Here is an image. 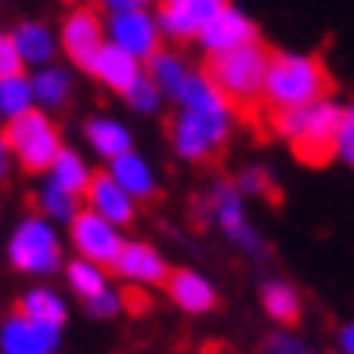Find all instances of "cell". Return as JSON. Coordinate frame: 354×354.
<instances>
[{"label":"cell","instance_id":"obj_38","mask_svg":"<svg viewBox=\"0 0 354 354\" xmlns=\"http://www.w3.org/2000/svg\"><path fill=\"white\" fill-rule=\"evenodd\" d=\"M62 4H73V0H62Z\"/></svg>","mask_w":354,"mask_h":354},{"label":"cell","instance_id":"obj_35","mask_svg":"<svg viewBox=\"0 0 354 354\" xmlns=\"http://www.w3.org/2000/svg\"><path fill=\"white\" fill-rule=\"evenodd\" d=\"M152 0H94V8L102 15H120V11H138V8H149Z\"/></svg>","mask_w":354,"mask_h":354},{"label":"cell","instance_id":"obj_5","mask_svg":"<svg viewBox=\"0 0 354 354\" xmlns=\"http://www.w3.org/2000/svg\"><path fill=\"white\" fill-rule=\"evenodd\" d=\"M340 112H344L340 102L318 98L311 105L275 112V123L271 127H275V134L304 159V163H326V159H333Z\"/></svg>","mask_w":354,"mask_h":354},{"label":"cell","instance_id":"obj_23","mask_svg":"<svg viewBox=\"0 0 354 354\" xmlns=\"http://www.w3.org/2000/svg\"><path fill=\"white\" fill-rule=\"evenodd\" d=\"M109 174L116 177V181H120L127 192H131L138 203L159 196V170H156L152 159H149V156H141L138 149L123 152L120 159H112V163H109Z\"/></svg>","mask_w":354,"mask_h":354},{"label":"cell","instance_id":"obj_27","mask_svg":"<svg viewBox=\"0 0 354 354\" xmlns=\"http://www.w3.org/2000/svg\"><path fill=\"white\" fill-rule=\"evenodd\" d=\"M33 203H37V214H44L47 221H55V224H73V217L84 210V199L80 196H73V192H66L62 185H55V181H44L37 185V196H33Z\"/></svg>","mask_w":354,"mask_h":354},{"label":"cell","instance_id":"obj_18","mask_svg":"<svg viewBox=\"0 0 354 354\" xmlns=\"http://www.w3.org/2000/svg\"><path fill=\"white\" fill-rule=\"evenodd\" d=\"M91 80L98 87H105V91H112V94H123L131 91L138 80H141V73H145V62H138L134 55H127V51H120V47H112L109 40H105V47L98 55H94V62H91Z\"/></svg>","mask_w":354,"mask_h":354},{"label":"cell","instance_id":"obj_26","mask_svg":"<svg viewBox=\"0 0 354 354\" xmlns=\"http://www.w3.org/2000/svg\"><path fill=\"white\" fill-rule=\"evenodd\" d=\"M47 181H55V185H62L66 192H73V196H80L84 199L87 196V188H91V181H94V170H91V163H87V156L84 152H76V149H62L58 156H55V163H51V170L44 174Z\"/></svg>","mask_w":354,"mask_h":354},{"label":"cell","instance_id":"obj_29","mask_svg":"<svg viewBox=\"0 0 354 354\" xmlns=\"http://www.w3.org/2000/svg\"><path fill=\"white\" fill-rule=\"evenodd\" d=\"M123 102L127 109L134 112V116H159V112L167 109V98H163V91L156 87V80L149 73H141V80L123 94Z\"/></svg>","mask_w":354,"mask_h":354},{"label":"cell","instance_id":"obj_2","mask_svg":"<svg viewBox=\"0 0 354 354\" xmlns=\"http://www.w3.org/2000/svg\"><path fill=\"white\" fill-rule=\"evenodd\" d=\"M66 246H69V239L62 235V224L47 221L44 214H26L11 224L8 243H4V261L15 275L47 282L66 271L69 264Z\"/></svg>","mask_w":354,"mask_h":354},{"label":"cell","instance_id":"obj_13","mask_svg":"<svg viewBox=\"0 0 354 354\" xmlns=\"http://www.w3.org/2000/svg\"><path fill=\"white\" fill-rule=\"evenodd\" d=\"M62 329L26 318L22 311H11L0 318V354H58Z\"/></svg>","mask_w":354,"mask_h":354},{"label":"cell","instance_id":"obj_20","mask_svg":"<svg viewBox=\"0 0 354 354\" xmlns=\"http://www.w3.org/2000/svg\"><path fill=\"white\" fill-rule=\"evenodd\" d=\"M15 311H22L26 318H33V322H44V326H58L62 329L69 322V315H73V304H69V293H62L58 286L33 282V286L22 289L19 308Z\"/></svg>","mask_w":354,"mask_h":354},{"label":"cell","instance_id":"obj_40","mask_svg":"<svg viewBox=\"0 0 354 354\" xmlns=\"http://www.w3.org/2000/svg\"><path fill=\"white\" fill-rule=\"evenodd\" d=\"M0 210H4V203H0Z\"/></svg>","mask_w":354,"mask_h":354},{"label":"cell","instance_id":"obj_4","mask_svg":"<svg viewBox=\"0 0 354 354\" xmlns=\"http://www.w3.org/2000/svg\"><path fill=\"white\" fill-rule=\"evenodd\" d=\"M196 217L203 224H214L224 243L232 250H239L243 257H250V261H264L268 257V239L253 224L246 196L228 177H217L210 185V192H206V199H196Z\"/></svg>","mask_w":354,"mask_h":354},{"label":"cell","instance_id":"obj_37","mask_svg":"<svg viewBox=\"0 0 354 354\" xmlns=\"http://www.w3.org/2000/svg\"><path fill=\"white\" fill-rule=\"evenodd\" d=\"M336 354H354V315L344 318L336 329Z\"/></svg>","mask_w":354,"mask_h":354},{"label":"cell","instance_id":"obj_33","mask_svg":"<svg viewBox=\"0 0 354 354\" xmlns=\"http://www.w3.org/2000/svg\"><path fill=\"white\" fill-rule=\"evenodd\" d=\"M264 354H315V351L297 329L279 326V329H271L264 336Z\"/></svg>","mask_w":354,"mask_h":354},{"label":"cell","instance_id":"obj_36","mask_svg":"<svg viewBox=\"0 0 354 354\" xmlns=\"http://www.w3.org/2000/svg\"><path fill=\"white\" fill-rule=\"evenodd\" d=\"M15 167H19V159H15V152H11V141H8V134L0 131V185H4L8 177L15 174Z\"/></svg>","mask_w":354,"mask_h":354},{"label":"cell","instance_id":"obj_6","mask_svg":"<svg viewBox=\"0 0 354 354\" xmlns=\"http://www.w3.org/2000/svg\"><path fill=\"white\" fill-rule=\"evenodd\" d=\"M268 62H271V51L257 40V44L206 58V76L214 80L217 91L232 105H257V102H264Z\"/></svg>","mask_w":354,"mask_h":354},{"label":"cell","instance_id":"obj_24","mask_svg":"<svg viewBox=\"0 0 354 354\" xmlns=\"http://www.w3.org/2000/svg\"><path fill=\"white\" fill-rule=\"evenodd\" d=\"M196 69H199V66H192V62H188L181 51H174V47H163V51H159V55L149 62V66H145V73L156 80L159 91H163L167 105L185 91V84L192 80V73H196Z\"/></svg>","mask_w":354,"mask_h":354},{"label":"cell","instance_id":"obj_31","mask_svg":"<svg viewBox=\"0 0 354 354\" xmlns=\"http://www.w3.org/2000/svg\"><path fill=\"white\" fill-rule=\"evenodd\" d=\"M84 308V315L87 318H94V322H112V318H120L123 315V308H127V297H123V289L112 282L105 293H98L94 300H87V304H80Z\"/></svg>","mask_w":354,"mask_h":354},{"label":"cell","instance_id":"obj_10","mask_svg":"<svg viewBox=\"0 0 354 354\" xmlns=\"http://www.w3.org/2000/svg\"><path fill=\"white\" fill-rule=\"evenodd\" d=\"M58 40H62V55L69 58V66L87 73L94 55L105 47V15L98 8H84V4L69 8L58 26Z\"/></svg>","mask_w":354,"mask_h":354},{"label":"cell","instance_id":"obj_39","mask_svg":"<svg viewBox=\"0 0 354 354\" xmlns=\"http://www.w3.org/2000/svg\"><path fill=\"white\" fill-rule=\"evenodd\" d=\"M0 127H4V116H0Z\"/></svg>","mask_w":354,"mask_h":354},{"label":"cell","instance_id":"obj_21","mask_svg":"<svg viewBox=\"0 0 354 354\" xmlns=\"http://www.w3.org/2000/svg\"><path fill=\"white\" fill-rule=\"evenodd\" d=\"M33 80V98H37V109L44 112H58L73 102V91H76V76H73V66L66 62H51V66H40L29 73Z\"/></svg>","mask_w":354,"mask_h":354},{"label":"cell","instance_id":"obj_19","mask_svg":"<svg viewBox=\"0 0 354 354\" xmlns=\"http://www.w3.org/2000/svg\"><path fill=\"white\" fill-rule=\"evenodd\" d=\"M15 44H19V55L26 62V69H40V66H51L62 55V40H58V29L44 19H22L15 22L11 29Z\"/></svg>","mask_w":354,"mask_h":354},{"label":"cell","instance_id":"obj_17","mask_svg":"<svg viewBox=\"0 0 354 354\" xmlns=\"http://www.w3.org/2000/svg\"><path fill=\"white\" fill-rule=\"evenodd\" d=\"M84 145L98 159L112 163V159H120L123 152L134 149V131L131 123L112 116V112H94V116L84 120Z\"/></svg>","mask_w":354,"mask_h":354},{"label":"cell","instance_id":"obj_1","mask_svg":"<svg viewBox=\"0 0 354 354\" xmlns=\"http://www.w3.org/2000/svg\"><path fill=\"white\" fill-rule=\"evenodd\" d=\"M170 127H167V141L170 152L181 163H206L214 159L224 145L232 141L235 131V105L217 91V84L206 69H196L185 91L170 102Z\"/></svg>","mask_w":354,"mask_h":354},{"label":"cell","instance_id":"obj_3","mask_svg":"<svg viewBox=\"0 0 354 354\" xmlns=\"http://www.w3.org/2000/svg\"><path fill=\"white\" fill-rule=\"evenodd\" d=\"M318 98H329V69L311 51H271L268 80H264V105L271 112L300 109Z\"/></svg>","mask_w":354,"mask_h":354},{"label":"cell","instance_id":"obj_14","mask_svg":"<svg viewBox=\"0 0 354 354\" xmlns=\"http://www.w3.org/2000/svg\"><path fill=\"white\" fill-rule=\"evenodd\" d=\"M257 40H261V33H257V22L250 19V11H243L239 4H228L199 33L196 47H199L206 58H214V55L235 51V47H246V44H257Z\"/></svg>","mask_w":354,"mask_h":354},{"label":"cell","instance_id":"obj_7","mask_svg":"<svg viewBox=\"0 0 354 354\" xmlns=\"http://www.w3.org/2000/svg\"><path fill=\"white\" fill-rule=\"evenodd\" d=\"M4 134H8L11 152H15V159H19V167L26 174H47L55 163V156L66 149L62 127L55 123L51 112H44V109H33L19 120H8Z\"/></svg>","mask_w":354,"mask_h":354},{"label":"cell","instance_id":"obj_32","mask_svg":"<svg viewBox=\"0 0 354 354\" xmlns=\"http://www.w3.org/2000/svg\"><path fill=\"white\" fill-rule=\"evenodd\" d=\"M333 159L354 170V102H351V105H344V112H340V127H336Z\"/></svg>","mask_w":354,"mask_h":354},{"label":"cell","instance_id":"obj_25","mask_svg":"<svg viewBox=\"0 0 354 354\" xmlns=\"http://www.w3.org/2000/svg\"><path fill=\"white\" fill-rule=\"evenodd\" d=\"M62 275H66L69 297H76L80 304L94 300L98 293H105V289L112 286V271L102 268V264H94V261H84V257H73Z\"/></svg>","mask_w":354,"mask_h":354},{"label":"cell","instance_id":"obj_22","mask_svg":"<svg viewBox=\"0 0 354 354\" xmlns=\"http://www.w3.org/2000/svg\"><path fill=\"white\" fill-rule=\"evenodd\" d=\"M261 308L275 326L293 329L304 315V293H300L297 282H289L282 275H268L261 282Z\"/></svg>","mask_w":354,"mask_h":354},{"label":"cell","instance_id":"obj_11","mask_svg":"<svg viewBox=\"0 0 354 354\" xmlns=\"http://www.w3.org/2000/svg\"><path fill=\"white\" fill-rule=\"evenodd\" d=\"M232 0H159V29H163V40L174 44H196L199 33L210 26L217 15L228 8Z\"/></svg>","mask_w":354,"mask_h":354},{"label":"cell","instance_id":"obj_9","mask_svg":"<svg viewBox=\"0 0 354 354\" xmlns=\"http://www.w3.org/2000/svg\"><path fill=\"white\" fill-rule=\"evenodd\" d=\"M105 40L112 47H120V51L134 55L145 66L163 51V29H159L156 11H149V8L105 15Z\"/></svg>","mask_w":354,"mask_h":354},{"label":"cell","instance_id":"obj_34","mask_svg":"<svg viewBox=\"0 0 354 354\" xmlns=\"http://www.w3.org/2000/svg\"><path fill=\"white\" fill-rule=\"evenodd\" d=\"M19 73H29L19 55V44H15L11 29H0V76H19Z\"/></svg>","mask_w":354,"mask_h":354},{"label":"cell","instance_id":"obj_41","mask_svg":"<svg viewBox=\"0 0 354 354\" xmlns=\"http://www.w3.org/2000/svg\"><path fill=\"white\" fill-rule=\"evenodd\" d=\"M0 4H4V0H0Z\"/></svg>","mask_w":354,"mask_h":354},{"label":"cell","instance_id":"obj_8","mask_svg":"<svg viewBox=\"0 0 354 354\" xmlns=\"http://www.w3.org/2000/svg\"><path fill=\"white\" fill-rule=\"evenodd\" d=\"M66 239H69V250L76 257H84V261H94V264H102L112 271V264H116V257L123 253L127 246V235L120 224H112L105 221L102 214H94V210H80L73 217V224L66 228Z\"/></svg>","mask_w":354,"mask_h":354},{"label":"cell","instance_id":"obj_28","mask_svg":"<svg viewBox=\"0 0 354 354\" xmlns=\"http://www.w3.org/2000/svg\"><path fill=\"white\" fill-rule=\"evenodd\" d=\"M33 109H37V98H33V80H29V73L0 76V116H4V123L26 116Z\"/></svg>","mask_w":354,"mask_h":354},{"label":"cell","instance_id":"obj_16","mask_svg":"<svg viewBox=\"0 0 354 354\" xmlns=\"http://www.w3.org/2000/svg\"><path fill=\"white\" fill-rule=\"evenodd\" d=\"M84 206H87V210H94V214H102L105 221L120 224V228H127V224L138 221V206L141 203L105 170V174H94V181H91L87 196H84Z\"/></svg>","mask_w":354,"mask_h":354},{"label":"cell","instance_id":"obj_15","mask_svg":"<svg viewBox=\"0 0 354 354\" xmlns=\"http://www.w3.org/2000/svg\"><path fill=\"white\" fill-rule=\"evenodd\" d=\"M163 289H167V300L185 315H210L221 300L214 279L203 275L199 268H174Z\"/></svg>","mask_w":354,"mask_h":354},{"label":"cell","instance_id":"obj_30","mask_svg":"<svg viewBox=\"0 0 354 354\" xmlns=\"http://www.w3.org/2000/svg\"><path fill=\"white\" fill-rule=\"evenodd\" d=\"M235 185H239V192H243L246 199H275V170L271 167H264V163H250V167H243L239 170V177H235Z\"/></svg>","mask_w":354,"mask_h":354},{"label":"cell","instance_id":"obj_12","mask_svg":"<svg viewBox=\"0 0 354 354\" xmlns=\"http://www.w3.org/2000/svg\"><path fill=\"white\" fill-rule=\"evenodd\" d=\"M170 261L163 257L156 243L149 239H127L123 253L116 257V264H112V275L127 286H138V289H156V286H167L170 279Z\"/></svg>","mask_w":354,"mask_h":354}]
</instances>
